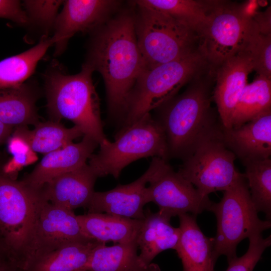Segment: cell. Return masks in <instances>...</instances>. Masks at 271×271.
Wrapping results in <instances>:
<instances>
[{
	"instance_id": "1",
	"label": "cell",
	"mask_w": 271,
	"mask_h": 271,
	"mask_svg": "<svg viewBox=\"0 0 271 271\" xmlns=\"http://www.w3.org/2000/svg\"><path fill=\"white\" fill-rule=\"evenodd\" d=\"M84 63L102 75L109 115L120 123L129 96L145 68L134 26V12H118L93 32Z\"/></svg>"
},
{
	"instance_id": "2",
	"label": "cell",
	"mask_w": 271,
	"mask_h": 271,
	"mask_svg": "<svg viewBox=\"0 0 271 271\" xmlns=\"http://www.w3.org/2000/svg\"><path fill=\"white\" fill-rule=\"evenodd\" d=\"M93 72L84 63L78 73L69 75L54 64L46 71L44 79L47 107L52 120L71 121L84 136L92 138L99 146L109 140L103 131Z\"/></svg>"
},
{
	"instance_id": "3",
	"label": "cell",
	"mask_w": 271,
	"mask_h": 271,
	"mask_svg": "<svg viewBox=\"0 0 271 271\" xmlns=\"http://www.w3.org/2000/svg\"><path fill=\"white\" fill-rule=\"evenodd\" d=\"M156 109L155 118L165 132L170 158L184 160L205 137L222 126L217 121L208 90L202 84L190 86Z\"/></svg>"
},
{
	"instance_id": "4",
	"label": "cell",
	"mask_w": 271,
	"mask_h": 271,
	"mask_svg": "<svg viewBox=\"0 0 271 271\" xmlns=\"http://www.w3.org/2000/svg\"><path fill=\"white\" fill-rule=\"evenodd\" d=\"M206 62L197 49L177 60L145 68L132 88L120 128L131 125L176 96Z\"/></svg>"
},
{
	"instance_id": "5",
	"label": "cell",
	"mask_w": 271,
	"mask_h": 271,
	"mask_svg": "<svg viewBox=\"0 0 271 271\" xmlns=\"http://www.w3.org/2000/svg\"><path fill=\"white\" fill-rule=\"evenodd\" d=\"M99 147L88 164L98 178L111 175L117 179L126 166L142 158H170L165 132L150 113L120 128L114 142L108 141Z\"/></svg>"
},
{
	"instance_id": "6",
	"label": "cell",
	"mask_w": 271,
	"mask_h": 271,
	"mask_svg": "<svg viewBox=\"0 0 271 271\" xmlns=\"http://www.w3.org/2000/svg\"><path fill=\"white\" fill-rule=\"evenodd\" d=\"M134 5L136 34L145 68L177 60L195 50L193 44L198 35L186 25L162 12Z\"/></svg>"
},
{
	"instance_id": "7",
	"label": "cell",
	"mask_w": 271,
	"mask_h": 271,
	"mask_svg": "<svg viewBox=\"0 0 271 271\" xmlns=\"http://www.w3.org/2000/svg\"><path fill=\"white\" fill-rule=\"evenodd\" d=\"M223 192L220 201L213 202L209 211L215 214L217 222L213 238L215 257L217 259L225 255L229 262L237 256L240 242L252 235L262 234L270 228L271 222L258 217L244 176Z\"/></svg>"
},
{
	"instance_id": "8",
	"label": "cell",
	"mask_w": 271,
	"mask_h": 271,
	"mask_svg": "<svg viewBox=\"0 0 271 271\" xmlns=\"http://www.w3.org/2000/svg\"><path fill=\"white\" fill-rule=\"evenodd\" d=\"M258 31L253 17L245 14L242 5L212 1L207 22L198 35V49L207 62L220 65L245 51Z\"/></svg>"
},
{
	"instance_id": "9",
	"label": "cell",
	"mask_w": 271,
	"mask_h": 271,
	"mask_svg": "<svg viewBox=\"0 0 271 271\" xmlns=\"http://www.w3.org/2000/svg\"><path fill=\"white\" fill-rule=\"evenodd\" d=\"M40 195L0 169V251L19 270Z\"/></svg>"
},
{
	"instance_id": "10",
	"label": "cell",
	"mask_w": 271,
	"mask_h": 271,
	"mask_svg": "<svg viewBox=\"0 0 271 271\" xmlns=\"http://www.w3.org/2000/svg\"><path fill=\"white\" fill-rule=\"evenodd\" d=\"M236 159L224 142L221 126L205 137L183 160L178 172L202 195L208 196L228 189L243 177L235 168Z\"/></svg>"
},
{
	"instance_id": "11",
	"label": "cell",
	"mask_w": 271,
	"mask_h": 271,
	"mask_svg": "<svg viewBox=\"0 0 271 271\" xmlns=\"http://www.w3.org/2000/svg\"><path fill=\"white\" fill-rule=\"evenodd\" d=\"M92 240L84 233L77 215L47 201H37L31 230L20 271L37 258L75 241Z\"/></svg>"
},
{
	"instance_id": "12",
	"label": "cell",
	"mask_w": 271,
	"mask_h": 271,
	"mask_svg": "<svg viewBox=\"0 0 271 271\" xmlns=\"http://www.w3.org/2000/svg\"><path fill=\"white\" fill-rule=\"evenodd\" d=\"M154 158L155 169L147 187L148 203H155L159 210L172 217L189 212L196 216L204 211H209L213 202L208 196L202 195L173 169L168 161Z\"/></svg>"
},
{
	"instance_id": "13",
	"label": "cell",
	"mask_w": 271,
	"mask_h": 271,
	"mask_svg": "<svg viewBox=\"0 0 271 271\" xmlns=\"http://www.w3.org/2000/svg\"><path fill=\"white\" fill-rule=\"evenodd\" d=\"M121 1L68 0L57 17L54 34L55 55L65 50L69 39L78 32L92 34L118 12Z\"/></svg>"
},
{
	"instance_id": "14",
	"label": "cell",
	"mask_w": 271,
	"mask_h": 271,
	"mask_svg": "<svg viewBox=\"0 0 271 271\" xmlns=\"http://www.w3.org/2000/svg\"><path fill=\"white\" fill-rule=\"evenodd\" d=\"M154 158L147 171L133 182L119 184L104 192H95L87 206L88 213H105L128 218L143 219L148 203L146 185L155 169Z\"/></svg>"
},
{
	"instance_id": "15",
	"label": "cell",
	"mask_w": 271,
	"mask_h": 271,
	"mask_svg": "<svg viewBox=\"0 0 271 271\" xmlns=\"http://www.w3.org/2000/svg\"><path fill=\"white\" fill-rule=\"evenodd\" d=\"M220 66L213 98L222 127L228 129L231 128L234 109L247 84V76L253 70V65L249 54L244 51L226 60Z\"/></svg>"
},
{
	"instance_id": "16",
	"label": "cell",
	"mask_w": 271,
	"mask_h": 271,
	"mask_svg": "<svg viewBox=\"0 0 271 271\" xmlns=\"http://www.w3.org/2000/svg\"><path fill=\"white\" fill-rule=\"evenodd\" d=\"M98 146L93 139L84 136L79 143H72L46 154L34 169L21 181L33 189H40L54 178L86 164Z\"/></svg>"
},
{
	"instance_id": "17",
	"label": "cell",
	"mask_w": 271,
	"mask_h": 271,
	"mask_svg": "<svg viewBox=\"0 0 271 271\" xmlns=\"http://www.w3.org/2000/svg\"><path fill=\"white\" fill-rule=\"evenodd\" d=\"M97 178L86 164L54 178L40 189L47 201L73 211L87 207L95 192L94 188Z\"/></svg>"
},
{
	"instance_id": "18",
	"label": "cell",
	"mask_w": 271,
	"mask_h": 271,
	"mask_svg": "<svg viewBox=\"0 0 271 271\" xmlns=\"http://www.w3.org/2000/svg\"><path fill=\"white\" fill-rule=\"evenodd\" d=\"M227 147L242 163L269 158L271 155V110L238 126L223 128Z\"/></svg>"
},
{
	"instance_id": "19",
	"label": "cell",
	"mask_w": 271,
	"mask_h": 271,
	"mask_svg": "<svg viewBox=\"0 0 271 271\" xmlns=\"http://www.w3.org/2000/svg\"><path fill=\"white\" fill-rule=\"evenodd\" d=\"M178 216L180 236L174 250L181 260L183 271H214L217 259L213 238L204 234L196 216L184 213Z\"/></svg>"
},
{
	"instance_id": "20",
	"label": "cell",
	"mask_w": 271,
	"mask_h": 271,
	"mask_svg": "<svg viewBox=\"0 0 271 271\" xmlns=\"http://www.w3.org/2000/svg\"><path fill=\"white\" fill-rule=\"evenodd\" d=\"M172 217L162 211L154 213L150 210H145V217L136 239L140 250L139 257L144 264H151L154 258L164 250L175 249L180 230L171 225Z\"/></svg>"
},
{
	"instance_id": "21",
	"label": "cell",
	"mask_w": 271,
	"mask_h": 271,
	"mask_svg": "<svg viewBox=\"0 0 271 271\" xmlns=\"http://www.w3.org/2000/svg\"><path fill=\"white\" fill-rule=\"evenodd\" d=\"M82 230L90 239L115 244L137 239L143 219H135L105 213L77 215Z\"/></svg>"
},
{
	"instance_id": "22",
	"label": "cell",
	"mask_w": 271,
	"mask_h": 271,
	"mask_svg": "<svg viewBox=\"0 0 271 271\" xmlns=\"http://www.w3.org/2000/svg\"><path fill=\"white\" fill-rule=\"evenodd\" d=\"M136 240L112 246L99 243L93 249L88 264V271H160L152 263H143L138 254Z\"/></svg>"
},
{
	"instance_id": "23",
	"label": "cell",
	"mask_w": 271,
	"mask_h": 271,
	"mask_svg": "<svg viewBox=\"0 0 271 271\" xmlns=\"http://www.w3.org/2000/svg\"><path fill=\"white\" fill-rule=\"evenodd\" d=\"M37 95L30 85L0 89V121L14 129L39 122Z\"/></svg>"
},
{
	"instance_id": "24",
	"label": "cell",
	"mask_w": 271,
	"mask_h": 271,
	"mask_svg": "<svg viewBox=\"0 0 271 271\" xmlns=\"http://www.w3.org/2000/svg\"><path fill=\"white\" fill-rule=\"evenodd\" d=\"M99 243L71 242L37 258L21 271H88L91 252Z\"/></svg>"
},
{
	"instance_id": "25",
	"label": "cell",
	"mask_w": 271,
	"mask_h": 271,
	"mask_svg": "<svg viewBox=\"0 0 271 271\" xmlns=\"http://www.w3.org/2000/svg\"><path fill=\"white\" fill-rule=\"evenodd\" d=\"M32 130L27 126L14 129L13 135L20 137L35 153L48 154L62 149L73 141L84 136L82 130L76 125L67 128L59 121L50 120L39 122Z\"/></svg>"
},
{
	"instance_id": "26",
	"label": "cell",
	"mask_w": 271,
	"mask_h": 271,
	"mask_svg": "<svg viewBox=\"0 0 271 271\" xmlns=\"http://www.w3.org/2000/svg\"><path fill=\"white\" fill-rule=\"evenodd\" d=\"M54 45L51 37L43 36L33 47L20 54L0 61V89L22 85L34 72L39 61L50 47Z\"/></svg>"
},
{
	"instance_id": "27",
	"label": "cell",
	"mask_w": 271,
	"mask_h": 271,
	"mask_svg": "<svg viewBox=\"0 0 271 271\" xmlns=\"http://www.w3.org/2000/svg\"><path fill=\"white\" fill-rule=\"evenodd\" d=\"M271 110V79L262 75L245 85L237 101L231 128L238 127Z\"/></svg>"
},
{
	"instance_id": "28",
	"label": "cell",
	"mask_w": 271,
	"mask_h": 271,
	"mask_svg": "<svg viewBox=\"0 0 271 271\" xmlns=\"http://www.w3.org/2000/svg\"><path fill=\"white\" fill-rule=\"evenodd\" d=\"M212 1L137 0L132 2L165 13L198 35L204 27Z\"/></svg>"
},
{
	"instance_id": "29",
	"label": "cell",
	"mask_w": 271,
	"mask_h": 271,
	"mask_svg": "<svg viewBox=\"0 0 271 271\" xmlns=\"http://www.w3.org/2000/svg\"><path fill=\"white\" fill-rule=\"evenodd\" d=\"M243 174L251 198L258 211L271 218V160L270 158L247 161L243 163Z\"/></svg>"
},
{
	"instance_id": "30",
	"label": "cell",
	"mask_w": 271,
	"mask_h": 271,
	"mask_svg": "<svg viewBox=\"0 0 271 271\" xmlns=\"http://www.w3.org/2000/svg\"><path fill=\"white\" fill-rule=\"evenodd\" d=\"M63 1H24L23 6L29 23H33L44 30L48 36L51 30L54 29L58 15V10Z\"/></svg>"
},
{
	"instance_id": "31",
	"label": "cell",
	"mask_w": 271,
	"mask_h": 271,
	"mask_svg": "<svg viewBox=\"0 0 271 271\" xmlns=\"http://www.w3.org/2000/svg\"><path fill=\"white\" fill-rule=\"evenodd\" d=\"M251 56L253 70L259 75L271 79V33L257 32L245 50Z\"/></svg>"
},
{
	"instance_id": "32",
	"label": "cell",
	"mask_w": 271,
	"mask_h": 271,
	"mask_svg": "<svg viewBox=\"0 0 271 271\" xmlns=\"http://www.w3.org/2000/svg\"><path fill=\"white\" fill-rule=\"evenodd\" d=\"M247 251L240 257L228 262L225 271H253L266 248L271 245L270 235L264 238L262 234L252 235L249 238Z\"/></svg>"
},
{
	"instance_id": "33",
	"label": "cell",
	"mask_w": 271,
	"mask_h": 271,
	"mask_svg": "<svg viewBox=\"0 0 271 271\" xmlns=\"http://www.w3.org/2000/svg\"><path fill=\"white\" fill-rule=\"evenodd\" d=\"M8 149L13 158L2 170L7 176L16 179L17 172L22 167L35 162L37 157L24 140L15 135L8 139Z\"/></svg>"
},
{
	"instance_id": "34",
	"label": "cell",
	"mask_w": 271,
	"mask_h": 271,
	"mask_svg": "<svg viewBox=\"0 0 271 271\" xmlns=\"http://www.w3.org/2000/svg\"><path fill=\"white\" fill-rule=\"evenodd\" d=\"M0 18L10 20L19 25H26L29 20L19 1L0 0Z\"/></svg>"
},
{
	"instance_id": "35",
	"label": "cell",
	"mask_w": 271,
	"mask_h": 271,
	"mask_svg": "<svg viewBox=\"0 0 271 271\" xmlns=\"http://www.w3.org/2000/svg\"><path fill=\"white\" fill-rule=\"evenodd\" d=\"M0 271H19L15 263L0 252Z\"/></svg>"
},
{
	"instance_id": "36",
	"label": "cell",
	"mask_w": 271,
	"mask_h": 271,
	"mask_svg": "<svg viewBox=\"0 0 271 271\" xmlns=\"http://www.w3.org/2000/svg\"><path fill=\"white\" fill-rule=\"evenodd\" d=\"M14 128L5 124L0 121V145L8 140Z\"/></svg>"
}]
</instances>
